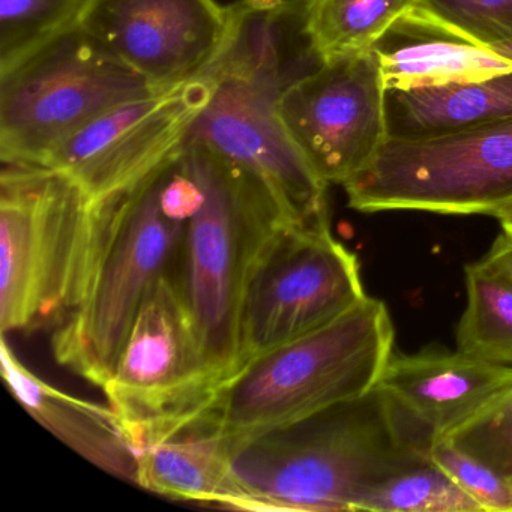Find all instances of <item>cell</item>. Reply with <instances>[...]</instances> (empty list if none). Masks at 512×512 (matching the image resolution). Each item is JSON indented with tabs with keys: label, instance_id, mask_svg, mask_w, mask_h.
Here are the masks:
<instances>
[{
	"label": "cell",
	"instance_id": "6da1fadb",
	"mask_svg": "<svg viewBox=\"0 0 512 512\" xmlns=\"http://www.w3.org/2000/svg\"><path fill=\"white\" fill-rule=\"evenodd\" d=\"M220 49L200 71L205 106L188 143L259 176L295 220L329 214L328 184L290 139L280 103L293 82L322 64L304 31L302 0H236Z\"/></svg>",
	"mask_w": 512,
	"mask_h": 512
},
{
	"label": "cell",
	"instance_id": "7a4b0ae2",
	"mask_svg": "<svg viewBox=\"0 0 512 512\" xmlns=\"http://www.w3.org/2000/svg\"><path fill=\"white\" fill-rule=\"evenodd\" d=\"M430 442L421 425L373 389L292 424L229 440L233 509L359 511L374 485L430 460Z\"/></svg>",
	"mask_w": 512,
	"mask_h": 512
},
{
	"label": "cell",
	"instance_id": "3957f363",
	"mask_svg": "<svg viewBox=\"0 0 512 512\" xmlns=\"http://www.w3.org/2000/svg\"><path fill=\"white\" fill-rule=\"evenodd\" d=\"M124 199L97 203L64 172L2 163V335L56 328L77 307Z\"/></svg>",
	"mask_w": 512,
	"mask_h": 512
},
{
	"label": "cell",
	"instance_id": "277c9868",
	"mask_svg": "<svg viewBox=\"0 0 512 512\" xmlns=\"http://www.w3.org/2000/svg\"><path fill=\"white\" fill-rule=\"evenodd\" d=\"M385 302L367 298L334 322L251 359L191 425L235 440L364 397L394 355Z\"/></svg>",
	"mask_w": 512,
	"mask_h": 512
},
{
	"label": "cell",
	"instance_id": "5b68a950",
	"mask_svg": "<svg viewBox=\"0 0 512 512\" xmlns=\"http://www.w3.org/2000/svg\"><path fill=\"white\" fill-rule=\"evenodd\" d=\"M182 160L203 202L185 226L179 284L221 386L242 367L239 323L254 265L269 241L298 220L241 164L193 143Z\"/></svg>",
	"mask_w": 512,
	"mask_h": 512
},
{
	"label": "cell",
	"instance_id": "8992f818",
	"mask_svg": "<svg viewBox=\"0 0 512 512\" xmlns=\"http://www.w3.org/2000/svg\"><path fill=\"white\" fill-rule=\"evenodd\" d=\"M164 169L122 200L88 290L53 328L56 362L100 388L112 376L155 284L164 275L179 272L187 224L167 217L161 208Z\"/></svg>",
	"mask_w": 512,
	"mask_h": 512
},
{
	"label": "cell",
	"instance_id": "52a82bcc",
	"mask_svg": "<svg viewBox=\"0 0 512 512\" xmlns=\"http://www.w3.org/2000/svg\"><path fill=\"white\" fill-rule=\"evenodd\" d=\"M155 91L80 26L0 73V161L40 164L113 107Z\"/></svg>",
	"mask_w": 512,
	"mask_h": 512
},
{
	"label": "cell",
	"instance_id": "ba28073f",
	"mask_svg": "<svg viewBox=\"0 0 512 512\" xmlns=\"http://www.w3.org/2000/svg\"><path fill=\"white\" fill-rule=\"evenodd\" d=\"M359 212L491 215L512 203V118L445 136L386 140L343 185Z\"/></svg>",
	"mask_w": 512,
	"mask_h": 512
},
{
	"label": "cell",
	"instance_id": "9c48e42d",
	"mask_svg": "<svg viewBox=\"0 0 512 512\" xmlns=\"http://www.w3.org/2000/svg\"><path fill=\"white\" fill-rule=\"evenodd\" d=\"M220 388L179 284L164 275L103 386L137 454L196 421Z\"/></svg>",
	"mask_w": 512,
	"mask_h": 512
},
{
	"label": "cell",
	"instance_id": "30bf717a",
	"mask_svg": "<svg viewBox=\"0 0 512 512\" xmlns=\"http://www.w3.org/2000/svg\"><path fill=\"white\" fill-rule=\"evenodd\" d=\"M365 298L358 257L334 238L329 214L283 227L260 254L245 289L242 367L334 322Z\"/></svg>",
	"mask_w": 512,
	"mask_h": 512
},
{
	"label": "cell",
	"instance_id": "8fae6325",
	"mask_svg": "<svg viewBox=\"0 0 512 512\" xmlns=\"http://www.w3.org/2000/svg\"><path fill=\"white\" fill-rule=\"evenodd\" d=\"M208 88L200 74L113 107L40 164L73 178L97 203L133 193L184 151Z\"/></svg>",
	"mask_w": 512,
	"mask_h": 512
},
{
	"label": "cell",
	"instance_id": "7c38bea8",
	"mask_svg": "<svg viewBox=\"0 0 512 512\" xmlns=\"http://www.w3.org/2000/svg\"><path fill=\"white\" fill-rule=\"evenodd\" d=\"M385 94L373 49L325 59L284 92V127L326 184H346L388 140Z\"/></svg>",
	"mask_w": 512,
	"mask_h": 512
},
{
	"label": "cell",
	"instance_id": "4fadbf2b",
	"mask_svg": "<svg viewBox=\"0 0 512 512\" xmlns=\"http://www.w3.org/2000/svg\"><path fill=\"white\" fill-rule=\"evenodd\" d=\"M229 8L217 0H92L82 28L166 89L194 79L223 43Z\"/></svg>",
	"mask_w": 512,
	"mask_h": 512
},
{
	"label": "cell",
	"instance_id": "5bb4252c",
	"mask_svg": "<svg viewBox=\"0 0 512 512\" xmlns=\"http://www.w3.org/2000/svg\"><path fill=\"white\" fill-rule=\"evenodd\" d=\"M376 388L431 439H446L512 397V365L460 350L392 355Z\"/></svg>",
	"mask_w": 512,
	"mask_h": 512
},
{
	"label": "cell",
	"instance_id": "9a60e30c",
	"mask_svg": "<svg viewBox=\"0 0 512 512\" xmlns=\"http://www.w3.org/2000/svg\"><path fill=\"white\" fill-rule=\"evenodd\" d=\"M0 362L5 385L38 424L89 463L136 484L139 454L112 407L50 385L17 358L5 337L0 343Z\"/></svg>",
	"mask_w": 512,
	"mask_h": 512
},
{
	"label": "cell",
	"instance_id": "2e32d148",
	"mask_svg": "<svg viewBox=\"0 0 512 512\" xmlns=\"http://www.w3.org/2000/svg\"><path fill=\"white\" fill-rule=\"evenodd\" d=\"M386 89L437 88L512 71L511 59L452 31L418 8L398 17L371 47Z\"/></svg>",
	"mask_w": 512,
	"mask_h": 512
},
{
	"label": "cell",
	"instance_id": "e0dca14e",
	"mask_svg": "<svg viewBox=\"0 0 512 512\" xmlns=\"http://www.w3.org/2000/svg\"><path fill=\"white\" fill-rule=\"evenodd\" d=\"M386 133L419 140L512 118V71L437 88L386 89Z\"/></svg>",
	"mask_w": 512,
	"mask_h": 512
},
{
	"label": "cell",
	"instance_id": "ac0fdd59",
	"mask_svg": "<svg viewBox=\"0 0 512 512\" xmlns=\"http://www.w3.org/2000/svg\"><path fill=\"white\" fill-rule=\"evenodd\" d=\"M136 485L161 496L233 509L229 440L190 427L139 452Z\"/></svg>",
	"mask_w": 512,
	"mask_h": 512
},
{
	"label": "cell",
	"instance_id": "d6986e66",
	"mask_svg": "<svg viewBox=\"0 0 512 512\" xmlns=\"http://www.w3.org/2000/svg\"><path fill=\"white\" fill-rule=\"evenodd\" d=\"M466 310L457 350L512 365V275L491 257L466 265Z\"/></svg>",
	"mask_w": 512,
	"mask_h": 512
},
{
	"label": "cell",
	"instance_id": "ffe728a7",
	"mask_svg": "<svg viewBox=\"0 0 512 512\" xmlns=\"http://www.w3.org/2000/svg\"><path fill=\"white\" fill-rule=\"evenodd\" d=\"M418 0H302L305 35L322 61L365 52Z\"/></svg>",
	"mask_w": 512,
	"mask_h": 512
},
{
	"label": "cell",
	"instance_id": "44dd1931",
	"mask_svg": "<svg viewBox=\"0 0 512 512\" xmlns=\"http://www.w3.org/2000/svg\"><path fill=\"white\" fill-rule=\"evenodd\" d=\"M92 0H0V73L82 26Z\"/></svg>",
	"mask_w": 512,
	"mask_h": 512
},
{
	"label": "cell",
	"instance_id": "7402d4cb",
	"mask_svg": "<svg viewBox=\"0 0 512 512\" xmlns=\"http://www.w3.org/2000/svg\"><path fill=\"white\" fill-rule=\"evenodd\" d=\"M359 511L484 512L431 460L389 476L362 499Z\"/></svg>",
	"mask_w": 512,
	"mask_h": 512
},
{
	"label": "cell",
	"instance_id": "603a6c76",
	"mask_svg": "<svg viewBox=\"0 0 512 512\" xmlns=\"http://www.w3.org/2000/svg\"><path fill=\"white\" fill-rule=\"evenodd\" d=\"M428 457L476 500L484 512H512V488L508 478L461 448L451 437L431 439Z\"/></svg>",
	"mask_w": 512,
	"mask_h": 512
},
{
	"label": "cell",
	"instance_id": "cb8c5ba5",
	"mask_svg": "<svg viewBox=\"0 0 512 512\" xmlns=\"http://www.w3.org/2000/svg\"><path fill=\"white\" fill-rule=\"evenodd\" d=\"M415 7L479 46L512 43V0H418Z\"/></svg>",
	"mask_w": 512,
	"mask_h": 512
},
{
	"label": "cell",
	"instance_id": "d4e9b609",
	"mask_svg": "<svg viewBox=\"0 0 512 512\" xmlns=\"http://www.w3.org/2000/svg\"><path fill=\"white\" fill-rule=\"evenodd\" d=\"M451 439L500 475L512 476V397Z\"/></svg>",
	"mask_w": 512,
	"mask_h": 512
},
{
	"label": "cell",
	"instance_id": "484cf974",
	"mask_svg": "<svg viewBox=\"0 0 512 512\" xmlns=\"http://www.w3.org/2000/svg\"><path fill=\"white\" fill-rule=\"evenodd\" d=\"M488 257L496 260L497 263L503 266L509 274L512 275V235L511 233L503 232L497 236L496 241L491 245L490 251L487 253Z\"/></svg>",
	"mask_w": 512,
	"mask_h": 512
},
{
	"label": "cell",
	"instance_id": "4316f807",
	"mask_svg": "<svg viewBox=\"0 0 512 512\" xmlns=\"http://www.w3.org/2000/svg\"><path fill=\"white\" fill-rule=\"evenodd\" d=\"M494 218H497V221H499L503 232L511 233L512 235V203L505 206L502 211L497 212L496 217Z\"/></svg>",
	"mask_w": 512,
	"mask_h": 512
},
{
	"label": "cell",
	"instance_id": "83f0119b",
	"mask_svg": "<svg viewBox=\"0 0 512 512\" xmlns=\"http://www.w3.org/2000/svg\"><path fill=\"white\" fill-rule=\"evenodd\" d=\"M494 52L497 55L503 56V58L511 59L512 61V43L502 44V46L493 47Z\"/></svg>",
	"mask_w": 512,
	"mask_h": 512
},
{
	"label": "cell",
	"instance_id": "f1b7e54d",
	"mask_svg": "<svg viewBox=\"0 0 512 512\" xmlns=\"http://www.w3.org/2000/svg\"><path fill=\"white\" fill-rule=\"evenodd\" d=\"M508 482H509V485H511V488H512V476H509Z\"/></svg>",
	"mask_w": 512,
	"mask_h": 512
}]
</instances>
